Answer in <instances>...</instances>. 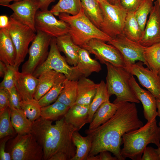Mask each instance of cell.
Returning a JSON list of instances; mask_svg holds the SVG:
<instances>
[{
  "label": "cell",
  "instance_id": "cell-37",
  "mask_svg": "<svg viewBox=\"0 0 160 160\" xmlns=\"http://www.w3.org/2000/svg\"><path fill=\"white\" fill-rule=\"evenodd\" d=\"M14 130L11 121V110L9 107L0 112V139L13 135Z\"/></svg>",
  "mask_w": 160,
  "mask_h": 160
},
{
  "label": "cell",
  "instance_id": "cell-28",
  "mask_svg": "<svg viewBox=\"0 0 160 160\" xmlns=\"http://www.w3.org/2000/svg\"><path fill=\"white\" fill-rule=\"evenodd\" d=\"M81 7L86 16L100 29L103 17L98 2L96 0H81Z\"/></svg>",
  "mask_w": 160,
  "mask_h": 160
},
{
  "label": "cell",
  "instance_id": "cell-29",
  "mask_svg": "<svg viewBox=\"0 0 160 160\" xmlns=\"http://www.w3.org/2000/svg\"><path fill=\"white\" fill-rule=\"evenodd\" d=\"M78 80L66 79L64 87L57 100L70 107L74 105L77 96Z\"/></svg>",
  "mask_w": 160,
  "mask_h": 160
},
{
  "label": "cell",
  "instance_id": "cell-1",
  "mask_svg": "<svg viewBox=\"0 0 160 160\" xmlns=\"http://www.w3.org/2000/svg\"><path fill=\"white\" fill-rule=\"evenodd\" d=\"M119 104L115 114L107 121L92 130L85 131L91 136L92 140L88 157L108 151L118 160H124L121 153L122 136L140 128L143 123L139 118L135 103L125 102Z\"/></svg>",
  "mask_w": 160,
  "mask_h": 160
},
{
  "label": "cell",
  "instance_id": "cell-50",
  "mask_svg": "<svg viewBox=\"0 0 160 160\" xmlns=\"http://www.w3.org/2000/svg\"><path fill=\"white\" fill-rule=\"evenodd\" d=\"M22 0H0V5L1 6H4L9 4L12 1H16Z\"/></svg>",
  "mask_w": 160,
  "mask_h": 160
},
{
  "label": "cell",
  "instance_id": "cell-41",
  "mask_svg": "<svg viewBox=\"0 0 160 160\" xmlns=\"http://www.w3.org/2000/svg\"><path fill=\"white\" fill-rule=\"evenodd\" d=\"M144 0H121V6L127 12H135Z\"/></svg>",
  "mask_w": 160,
  "mask_h": 160
},
{
  "label": "cell",
  "instance_id": "cell-44",
  "mask_svg": "<svg viewBox=\"0 0 160 160\" xmlns=\"http://www.w3.org/2000/svg\"><path fill=\"white\" fill-rule=\"evenodd\" d=\"M11 136L5 137L2 139L0 143V160H12L10 154L9 152H7L5 151L6 144L7 140Z\"/></svg>",
  "mask_w": 160,
  "mask_h": 160
},
{
  "label": "cell",
  "instance_id": "cell-39",
  "mask_svg": "<svg viewBox=\"0 0 160 160\" xmlns=\"http://www.w3.org/2000/svg\"><path fill=\"white\" fill-rule=\"evenodd\" d=\"M18 68L14 65H7L3 79L0 84V88H3L9 92L15 86L16 73Z\"/></svg>",
  "mask_w": 160,
  "mask_h": 160
},
{
  "label": "cell",
  "instance_id": "cell-15",
  "mask_svg": "<svg viewBox=\"0 0 160 160\" xmlns=\"http://www.w3.org/2000/svg\"><path fill=\"white\" fill-rule=\"evenodd\" d=\"M139 43L147 47L160 42V0L154 2Z\"/></svg>",
  "mask_w": 160,
  "mask_h": 160
},
{
  "label": "cell",
  "instance_id": "cell-5",
  "mask_svg": "<svg viewBox=\"0 0 160 160\" xmlns=\"http://www.w3.org/2000/svg\"><path fill=\"white\" fill-rule=\"evenodd\" d=\"M106 66V86L110 97L115 95L113 103L119 104L125 102L139 103L140 101L135 95L130 84L132 75L125 68L117 67L108 63Z\"/></svg>",
  "mask_w": 160,
  "mask_h": 160
},
{
  "label": "cell",
  "instance_id": "cell-31",
  "mask_svg": "<svg viewBox=\"0 0 160 160\" xmlns=\"http://www.w3.org/2000/svg\"><path fill=\"white\" fill-rule=\"evenodd\" d=\"M124 34L129 39L139 42L143 32L135 15L134 12H127L125 18Z\"/></svg>",
  "mask_w": 160,
  "mask_h": 160
},
{
  "label": "cell",
  "instance_id": "cell-22",
  "mask_svg": "<svg viewBox=\"0 0 160 160\" xmlns=\"http://www.w3.org/2000/svg\"><path fill=\"white\" fill-rule=\"evenodd\" d=\"M56 41L59 50L64 54L68 63L76 66L78 59L79 46L75 44L69 33L56 38Z\"/></svg>",
  "mask_w": 160,
  "mask_h": 160
},
{
  "label": "cell",
  "instance_id": "cell-10",
  "mask_svg": "<svg viewBox=\"0 0 160 160\" xmlns=\"http://www.w3.org/2000/svg\"><path fill=\"white\" fill-rule=\"evenodd\" d=\"M36 32L29 49L28 59L22 66V72L33 74L48 55L49 47L52 37L39 31H37Z\"/></svg>",
  "mask_w": 160,
  "mask_h": 160
},
{
  "label": "cell",
  "instance_id": "cell-26",
  "mask_svg": "<svg viewBox=\"0 0 160 160\" xmlns=\"http://www.w3.org/2000/svg\"><path fill=\"white\" fill-rule=\"evenodd\" d=\"M11 110V120L16 133L25 135L31 133L33 122L26 116L21 109Z\"/></svg>",
  "mask_w": 160,
  "mask_h": 160
},
{
  "label": "cell",
  "instance_id": "cell-20",
  "mask_svg": "<svg viewBox=\"0 0 160 160\" xmlns=\"http://www.w3.org/2000/svg\"><path fill=\"white\" fill-rule=\"evenodd\" d=\"M89 105L74 104L70 107L65 115V122L79 131L88 123Z\"/></svg>",
  "mask_w": 160,
  "mask_h": 160
},
{
  "label": "cell",
  "instance_id": "cell-46",
  "mask_svg": "<svg viewBox=\"0 0 160 160\" xmlns=\"http://www.w3.org/2000/svg\"><path fill=\"white\" fill-rule=\"evenodd\" d=\"M56 0H39V9L40 10L43 11L48 10L49 5Z\"/></svg>",
  "mask_w": 160,
  "mask_h": 160
},
{
  "label": "cell",
  "instance_id": "cell-14",
  "mask_svg": "<svg viewBox=\"0 0 160 160\" xmlns=\"http://www.w3.org/2000/svg\"><path fill=\"white\" fill-rule=\"evenodd\" d=\"M143 63L139 61L132 64L126 65L125 69L132 75L136 76L140 84L145 88L156 98L160 99V78L148 68H145Z\"/></svg>",
  "mask_w": 160,
  "mask_h": 160
},
{
  "label": "cell",
  "instance_id": "cell-35",
  "mask_svg": "<svg viewBox=\"0 0 160 160\" xmlns=\"http://www.w3.org/2000/svg\"><path fill=\"white\" fill-rule=\"evenodd\" d=\"M144 57L148 68L158 74L160 69V42L145 47Z\"/></svg>",
  "mask_w": 160,
  "mask_h": 160
},
{
  "label": "cell",
  "instance_id": "cell-40",
  "mask_svg": "<svg viewBox=\"0 0 160 160\" xmlns=\"http://www.w3.org/2000/svg\"><path fill=\"white\" fill-rule=\"evenodd\" d=\"M9 92V107L10 108L20 109L21 99L15 86Z\"/></svg>",
  "mask_w": 160,
  "mask_h": 160
},
{
  "label": "cell",
  "instance_id": "cell-30",
  "mask_svg": "<svg viewBox=\"0 0 160 160\" xmlns=\"http://www.w3.org/2000/svg\"><path fill=\"white\" fill-rule=\"evenodd\" d=\"M110 97L106 83L102 80L98 84L95 95L89 105L88 123L91 122L95 113L100 105L103 103L109 101Z\"/></svg>",
  "mask_w": 160,
  "mask_h": 160
},
{
  "label": "cell",
  "instance_id": "cell-54",
  "mask_svg": "<svg viewBox=\"0 0 160 160\" xmlns=\"http://www.w3.org/2000/svg\"><path fill=\"white\" fill-rule=\"evenodd\" d=\"M158 75L160 78V69L159 70V71L158 72Z\"/></svg>",
  "mask_w": 160,
  "mask_h": 160
},
{
  "label": "cell",
  "instance_id": "cell-48",
  "mask_svg": "<svg viewBox=\"0 0 160 160\" xmlns=\"http://www.w3.org/2000/svg\"><path fill=\"white\" fill-rule=\"evenodd\" d=\"M49 160H69V159L65 154L60 153L54 154Z\"/></svg>",
  "mask_w": 160,
  "mask_h": 160
},
{
  "label": "cell",
  "instance_id": "cell-51",
  "mask_svg": "<svg viewBox=\"0 0 160 160\" xmlns=\"http://www.w3.org/2000/svg\"><path fill=\"white\" fill-rule=\"evenodd\" d=\"M156 105L158 116L160 118V99H156ZM158 125L159 127H160V121Z\"/></svg>",
  "mask_w": 160,
  "mask_h": 160
},
{
  "label": "cell",
  "instance_id": "cell-18",
  "mask_svg": "<svg viewBox=\"0 0 160 160\" xmlns=\"http://www.w3.org/2000/svg\"><path fill=\"white\" fill-rule=\"evenodd\" d=\"M38 84V78L32 74L17 71L15 87L21 101L34 99Z\"/></svg>",
  "mask_w": 160,
  "mask_h": 160
},
{
  "label": "cell",
  "instance_id": "cell-3",
  "mask_svg": "<svg viewBox=\"0 0 160 160\" xmlns=\"http://www.w3.org/2000/svg\"><path fill=\"white\" fill-rule=\"evenodd\" d=\"M123 148L121 153L125 160H141L144 151L149 143L160 146V127L156 118L140 128L124 133L122 137Z\"/></svg>",
  "mask_w": 160,
  "mask_h": 160
},
{
  "label": "cell",
  "instance_id": "cell-55",
  "mask_svg": "<svg viewBox=\"0 0 160 160\" xmlns=\"http://www.w3.org/2000/svg\"><path fill=\"white\" fill-rule=\"evenodd\" d=\"M96 0L97 2H99L101 0Z\"/></svg>",
  "mask_w": 160,
  "mask_h": 160
},
{
  "label": "cell",
  "instance_id": "cell-17",
  "mask_svg": "<svg viewBox=\"0 0 160 160\" xmlns=\"http://www.w3.org/2000/svg\"><path fill=\"white\" fill-rule=\"evenodd\" d=\"M131 87L138 100L143 105V114L145 119L149 121L158 116L156 105V99L154 95L148 90L141 88L133 75L130 80Z\"/></svg>",
  "mask_w": 160,
  "mask_h": 160
},
{
  "label": "cell",
  "instance_id": "cell-43",
  "mask_svg": "<svg viewBox=\"0 0 160 160\" xmlns=\"http://www.w3.org/2000/svg\"><path fill=\"white\" fill-rule=\"evenodd\" d=\"M9 107V91L5 89L0 88V112Z\"/></svg>",
  "mask_w": 160,
  "mask_h": 160
},
{
  "label": "cell",
  "instance_id": "cell-7",
  "mask_svg": "<svg viewBox=\"0 0 160 160\" xmlns=\"http://www.w3.org/2000/svg\"><path fill=\"white\" fill-rule=\"evenodd\" d=\"M9 20V25L7 28L16 50L14 65L18 68L28 53L29 44L36 34L30 27L20 22L13 13L10 16Z\"/></svg>",
  "mask_w": 160,
  "mask_h": 160
},
{
  "label": "cell",
  "instance_id": "cell-24",
  "mask_svg": "<svg viewBox=\"0 0 160 160\" xmlns=\"http://www.w3.org/2000/svg\"><path fill=\"white\" fill-rule=\"evenodd\" d=\"M119 105L109 101L103 103L95 113L88 129L85 131L92 130L107 121L115 114Z\"/></svg>",
  "mask_w": 160,
  "mask_h": 160
},
{
  "label": "cell",
  "instance_id": "cell-45",
  "mask_svg": "<svg viewBox=\"0 0 160 160\" xmlns=\"http://www.w3.org/2000/svg\"><path fill=\"white\" fill-rule=\"evenodd\" d=\"M108 151H104L98 154L91 156L88 157L87 160H118L115 156H113Z\"/></svg>",
  "mask_w": 160,
  "mask_h": 160
},
{
  "label": "cell",
  "instance_id": "cell-23",
  "mask_svg": "<svg viewBox=\"0 0 160 160\" xmlns=\"http://www.w3.org/2000/svg\"><path fill=\"white\" fill-rule=\"evenodd\" d=\"M78 52V59L76 66L83 76L87 77L93 72L99 73L101 71L100 63L91 58L87 50L79 46Z\"/></svg>",
  "mask_w": 160,
  "mask_h": 160
},
{
  "label": "cell",
  "instance_id": "cell-19",
  "mask_svg": "<svg viewBox=\"0 0 160 160\" xmlns=\"http://www.w3.org/2000/svg\"><path fill=\"white\" fill-rule=\"evenodd\" d=\"M16 50L7 28L0 29V61L7 65L15 64Z\"/></svg>",
  "mask_w": 160,
  "mask_h": 160
},
{
  "label": "cell",
  "instance_id": "cell-6",
  "mask_svg": "<svg viewBox=\"0 0 160 160\" xmlns=\"http://www.w3.org/2000/svg\"><path fill=\"white\" fill-rule=\"evenodd\" d=\"M51 70L63 74L66 79L71 80H78L83 76L76 66H70L65 58L61 55L57 46L55 38H52L46 60L36 69L32 74L38 78L43 72Z\"/></svg>",
  "mask_w": 160,
  "mask_h": 160
},
{
  "label": "cell",
  "instance_id": "cell-2",
  "mask_svg": "<svg viewBox=\"0 0 160 160\" xmlns=\"http://www.w3.org/2000/svg\"><path fill=\"white\" fill-rule=\"evenodd\" d=\"M52 122L41 117L33 122L31 133L42 148L43 160H49L54 154L62 153L71 160L76 150L72 135L77 130L65 122L64 116L54 124Z\"/></svg>",
  "mask_w": 160,
  "mask_h": 160
},
{
  "label": "cell",
  "instance_id": "cell-21",
  "mask_svg": "<svg viewBox=\"0 0 160 160\" xmlns=\"http://www.w3.org/2000/svg\"><path fill=\"white\" fill-rule=\"evenodd\" d=\"M98 84L86 77L78 80L77 96L74 104L89 105L96 93Z\"/></svg>",
  "mask_w": 160,
  "mask_h": 160
},
{
  "label": "cell",
  "instance_id": "cell-36",
  "mask_svg": "<svg viewBox=\"0 0 160 160\" xmlns=\"http://www.w3.org/2000/svg\"><path fill=\"white\" fill-rule=\"evenodd\" d=\"M20 107L26 117L33 122L41 117V107L38 100L34 99L21 101Z\"/></svg>",
  "mask_w": 160,
  "mask_h": 160
},
{
  "label": "cell",
  "instance_id": "cell-38",
  "mask_svg": "<svg viewBox=\"0 0 160 160\" xmlns=\"http://www.w3.org/2000/svg\"><path fill=\"white\" fill-rule=\"evenodd\" d=\"M151 0H144L134 12L136 18L143 33L146 24L147 17L153 7Z\"/></svg>",
  "mask_w": 160,
  "mask_h": 160
},
{
  "label": "cell",
  "instance_id": "cell-52",
  "mask_svg": "<svg viewBox=\"0 0 160 160\" xmlns=\"http://www.w3.org/2000/svg\"><path fill=\"white\" fill-rule=\"evenodd\" d=\"M107 1L111 4L116 5H120L121 0H106Z\"/></svg>",
  "mask_w": 160,
  "mask_h": 160
},
{
  "label": "cell",
  "instance_id": "cell-9",
  "mask_svg": "<svg viewBox=\"0 0 160 160\" xmlns=\"http://www.w3.org/2000/svg\"><path fill=\"white\" fill-rule=\"evenodd\" d=\"M12 160H41V147L31 133L19 135L11 141L9 152Z\"/></svg>",
  "mask_w": 160,
  "mask_h": 160
},
{
  "label": "cell",
  "instance_id": "cell-27",
  "mask_svg": "<svg viewBox=\"0 0 160 160\" xmlns=\"http://www.w3.org/2000/svg\"><path fill=\"white\" fill-rule=\"evenodd\" d=\"M60 73L53 70L46 71L38 77V84L34 99L38 100L52 87Z\"/></svg>",
  "mask_w": 160,
  "mask_h": 160
},
{
  "label": "cell",
  "instance_id": "cell-4",
  "mask_svg": "<svg viewBox=\"0 0 160 160\" xmlns=\"http://www.w3.org/2000/svg\"><path fill=\"white\" fill-rule=\"evenodd\" d=\"M60 20L68 24V33L74 42L81 47L90 40L96 39L108 42L112 39L95 25L87 17L83 9L75 15L61 13L58 16Z\"/></svg>",
  "mask_w": 160,
  "mask_h": 160
},
{
  "label": "cell",
  "instance_id": "cell-12",
  "mask_svg": "<svg viewBox=\"0 0 160 160\" xmlns=\"http://www.w3.org/2000/svg\"><path fill=\"white\" fill-rule=\"evenodd\" d=\"M36 31H39L52 38H57L68 33L70 26L68 23L58 20L48 10L37 11L35 20Z\"/></svg>",
  "mask_w": 160,
  "mask_h": 160
},
{
  "label": "cell",
  "instance_id": "cell-42",
  "mask_svg": "<svg viewBox=\"0 0 160 160\" xmlns=\"http://www.w3.org/2000/svg\"><path fill=\"white\" fill-rule=\"evenodd\" d=\"M143 154L141 160H159L157 149L152 147H146Z\"/></svg>",
  "mask_w": 160,
  "mask_h": 160
},
{
  "label": "cell",
  "instance_id": "cell-53",
  "mask_svg": "<svg viewBox=\"0 0 160 160\" xmlns=\"http://www.w3.org/2000/svg\"><path fill=\"white\" fill-rule=\"evenodd\" d=\"M157 149L159 154V160H160V146L159 147H158Z\"/></svg>",
  "mask_w": 160,
  "mask_h": 160
},
{
  "label": "cell",
  "instance_id": "cell-8",
  "mask_svg": "<svg viewBox=\"0 0 160 160\" xmlns=\"http://www.w3.org/2000/svg\"><path fill=\"white\" fill-rule=\"evenodd\" d=\"M98 3L103 17L100 29L112 39L124 34L127 12L121 5L111 4L106 0H101Z\"/></svg>",
  "mask_w": 160,
  "mask_h": 160
},
{
  "label": "cell",
  "instance_id": "cell-33",
  "mask_svg": "<svg viewBox=\"0 0 160 160\" xmlns=\"http://www.w3.org/2000/svg\"><path fill=\"white\" fill-rule=\"evenodd\" d=\"M81 8V0H59L50 11L56 16L61 13L75 15L80 12Z\"/></svg>",
  "mask_w": 160,
  "mask_h": 160
},
{
  "label": "cell",
  "instance_id": "cell-47",
  "mask_svg": "<svg viewBox=\"0 0 160 160\" xmlns=\"http://www.w3.org/2000/svg\"><path fill=\"white\" fill-rule=\"evenodd\" d=\"M9 24V18L6 15L0 16V28H7Z\"/></svg>",
  "mask_w": 160,
  "mask_h": 160
},
{
  "label": "cell",
  "instance_id": "cell-32",
  "mask_svg": "<svg viewBox=\"0 0 160 160\" xmlns=\"http://www.w3.org/2000/svg\"><path fill=\"white\" fill-rule=\"evenodd\" d=\"M69 108L56 100L52 104L41 107V117L52 121H56L63 117Z\"/></svg>",
  "mask_w": 160,
  "mask_h": 160
},
{
  "label": "cell",
  "instance_id": "cell-49",
  "mask_svg": "<svg viewBox=\"0 0 160 160\" xmlns=\"http://www.w3.org/2000/svg\"><path fill=\"white\" fill-rule=\"evenodd\" d=\"M7 65L3 62L0 61V76L3 78L6 69Z\"/></svg>",
  "mask_w": 160,
  "mask_h": 160
},
{
  "label": "cell",
  "instance_id": "cell-56",
  "mask_svg": "<svg viewBox=\"0 0 160 160\" xmlns=\"http://www.w3.org/2000/svg\"><path fill=\"white\" fill-rule=\"evenodd\" d=\"M151 0L152 1H154V0Z\"/></svg>",
  "mask_w": 160,
  "mask_h": 160
},
{
  "label": "cell",
  "instance_id": "cell-11",
  "mask_svg": "<svg viewBox=\"0 0 160 160\" xmlns=\"http://www.w3.org/2000/svg\"><path fill=\"white\" fill-rule=\"evenodd\" d=\"M81 47L94 55L102 64L108 63L117 67L126 68V62L120 52L115 47L105 41L92 39Z\"/></svg>",
  "mask_w": 160,
  "mask_h": 160
},
{
  "label": "cell",
  "instance_id": "cell-13",
  "mask_svg": "<svg viewBox=\"0 0 160 160\" xmlns=\"http://www.w3.org/2000/svg\"><path fill=\"white\" fill-rule=\"evenodd\" d=\"M117 48L123 56L126 63L132 64L137 61L142 62L148 67L144 57L145 47L139 42L134 41L127 38L124 34L117 36L107 42Z\"/></svg>",
  "mask_w": 160,
  "mask_h": 160
},
{
  "label": "cell",
  "instance_id": "cell-25",
  "mask_svg": "<svg viewBox=\"0 0 160 160\" xmlns=\"http://www.w3.org/2000/svg\"><path fill=\"white\" fill-rule=\"evenodd\" d=\"M78 131H74L72 135V140L76 150L71 160H87L92 148L91 137L89 135L83 136Z\"/></svg>",
  "mask_w": 160,
  "mask_h": 160
},
{
  "label": "cell",
  "instance_id": "cell-34",
  "mask_svg": "<svg viewBox=\"0 0 160 160\" xmlns=\"http://www.w3.org/2000/svg\"><path fill=\"white\" fill-rule=\"evenodd\" d=\"M66 78L63 74L60 73L52 87L38 100L41 107L49 105L57 100L64 87Z\"/></svg>",
  "mask_w": 160,
  "mask_h": 160
},
{
  "label": "cell",
  "instance_id": "cell-16",
  "mask_svg": "<svg viewBox=\"0 0 160 160\" xmlns=\"http://www.w3.org/2000/svg\"><path fill=\"white\" fill-rule=\"evenodd\" d=\"M4 6L11 9L17 18L36 32L35 20L39 9V0H22L14 1L12 4Z\"/></svg>",
  "mask_w": 160,
  "mask_h": 160
}]
</instances>
